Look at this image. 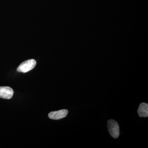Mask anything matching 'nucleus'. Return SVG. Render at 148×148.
I'll list each match as a JSON object with an SVG mask.
<instances>
[{
    "instance_id": "1",
    "label": "nucleus",
    "mask_w": 148,
    "mask_h": 148,
    "mask_svg": "<svg viewBox=\"0 0 148 148\" xmlns=\"http://www.w3.org/2000/svg\"><path fill=\"white\" fill-rule=\"evenodd\" d=\"M108 127L109 133L114 138H117L120 135L119 126L118 123L114 120L108 121Z\"/></svg>"
},
{
    "instance_id": "2",
    "label": "nucleus",
    "mask_w": 148,
    "mask_h": 148,
    "mask_svg": "<svg viewBox=\"0 0 148 148\" xmlns=\"http://www.w3.org/2000/svg\"><path fill=\"white\" fill-rule=\"evenodd\" d=\"M36 62L34 59H30L22 62L18 68L17 71L18 72L26 73L31 71L35 68Z\"/></svg>"
},
{
    "instance_id": "3",
    "label": "nucleus",
    "mask_w": 148,
    "mask_h": 148,
    "mask_svg": "<svg viewBox=\"0 0 148 148\" xmlns=\"http://www.w3.org/2000/svg\"><path fill=\"white\" fill-rule=\"evenodd\" d=\"M14 94L13 89L8 86H0V98L10 99Z\"/></svg>"
},
{
    "instance_id": "4",
    "label": "nucleus",
    "mask_w": 148,
    "mask_h": 148,
    "mask_svg": "<svg viewBox=\"0 0 148 148\" xmlns=\"http://www.w3.org/2000/svg\"><path fill=\"white\" fill-rule=\"evenodd\" d=\"M68 114V110H61L55 112H51L49 114L48 116L51 119L59 120L65 117Z\"/></svg>"
},
{
    "instance_id": "5",
    "label": "nucleus",
    "mask_w": 148,
    "mask_h": 148,
    "mask_svg": "<svg viewBox=\"0 0 148 148\" xmlns=\"http://www.w3.org/2000/svg\"><path fill=\"white\" fill-rule=\"evenodd\" d=\"M138 113L141 117H147L148 116V104L147 103H142L139 106Z\"/></svg>"
}]
</instances>
